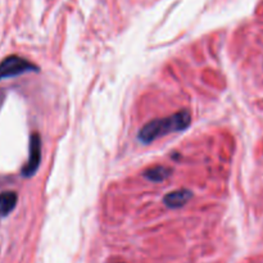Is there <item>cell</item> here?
I'll return each mask as SVG.
<instances>
[{
  "instance_id": "277c9868",
  "label": "cell",
  "mask_w": 263,
  "mask_h": 263,
  "mask_svg": "<svg viewBox=\"0 0 263 263\" xmlns=\"http://www.w3.org/2000/svg\"><path fill=\"white\" fill-rule=\"evenodd\" d=\"M191 198H193V193L190 190L180 189L167 194L163 202L170 208H180V207L185 206Z\"/></svg>"
},
{
  "instance_id": "7a4b0ae2",
  "label": "cell",
  "mask_w": 263,
  "mask_h": 263,
  "mask_svg": "<svg viewBox=\"0 0 263 263\" xmlns=\"http://www.w3.org/2000/svg\"><path fill=\"white\" fill-rule=\"evenodd\" d=\"M36 71H39V68L25 58L10 55L0 63V81L4 79L20 76L26 72H36Z\"/></svg>"
},
{
  "instance_id": "5b68a950",
  "label": "cell",
  "mask_w": 263,
  "mask_h": 263,
  "mask_svg": "<svg viewBox=\"0 0 263 263\" xmlns=\"http://www.w3.org/2000/svg\"><path fill=\"white\" fill-rule=\"evenodd\" d=\"M17 199L18 197L14 191H4L0 194V214L1 216L9 214L16 207Z\"/></svg>"
},
{
  "instance_id": "3957f363",
  "label": "cell",
  "mask_w": 263,
  "mask_h": 263,
  "mask_svg": "<svg viewBox=\"0 0 263 263\" xmlns=\"http://www.w3.org/2000/svg\"><path fill=\"white\" fill-rule=\"evenodd\" d=\"M41 162V137L39 133H32L30 139V157L26 166L22 168V175L25 177H31L35 175Z\"/></svg>"
},
{
  "instance_id": "6da1fadb",
  "label": "cell",
  "mask_w": 263,
  "mask_h": 263,
  "mask_svg": "<svg viewBox=\"0 0 263 263\" xmlns=\"http://www.w3.org/2000/svg\"><path fill=\"white\" fill-rule=\"evenodd\" d=\"M190 122L191 116L187 110H181L164 118H157L150 121L139 131V140L144 144H149L158 137L166 136L171 132L184 131L190 126Z\"/></svg>"
},
{
  "instance_id": "8992f818",
  "label": "cell",
  "mask_w": 263,
  "mask_h": 263,
  "mask_svg": "<svg viewBox=\"0 0 263 263\" xmlns=\"http://www.w3.org/2000/svg\"><path fill=\"white\" fill-rule=\"evenodd\" d=\"M171 173H172V168H170V167L156 166L145 171L144 176L147 177L148 180L153 181V183H159V181L166 180L167 177H170Z\"/></svg>"
}]
</instances>
